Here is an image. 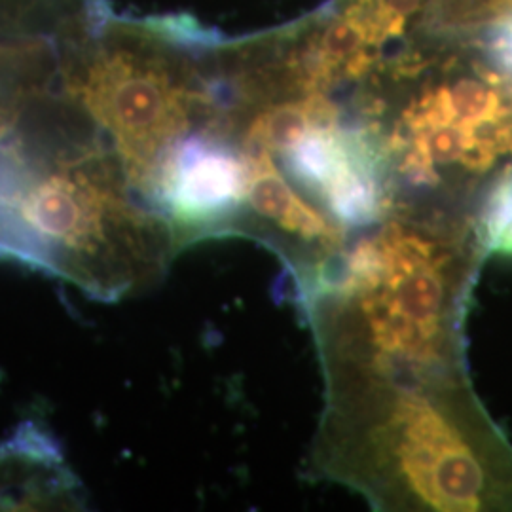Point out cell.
Listing matches in <instances>:
<instances>
[{"instance_id":"1","label":"cell","mask_w":512,"mask_h":512,"mask_svg":"<svg viewBox=\"0 0 512 512\" xmlns=\"http://www.w3.org/2000/svg\"><path fill=\"white\" fill-rule=\"evenodd\" d=\"M317 440L325 475L380 509L478 511L492 503L490 459L473 437L454 374L330 370Z\"/></svg>"},{"instance_id":"2","label":"cell","mask_w":512,"mask_h":512,"mask_svg":"<svg viewBox=\"0 0 512 512\" xmlns=\"http://www.w3.org/2000/svg\"><path fill=\"white\" fill-rule=\"evenodd\" d=\"M423 222H393L361 243L319 291L315 323L327 370L454 374L461 258Z\"/></svg>"},{"instance_id":"3","label":"cell","mask_w":512,"mask_h":512,"mask_svg":"<svg viewBox=\"0 0 512 512\" xmlns=\"http://www.w3.org/2000/svg\"><path fill=\"white\" fill-rule=\"evenodd\" d=\"M171 228L131 202L95 154L37 162L10 135L0 141V238L92 293L122 294L152 277Z\"/></svg>"},{"instance_id":"4","label":"cell","mask_w":512,"mask_h":512,"mask_svg":"<svg viewBox=\"0 0 512 512\" xmlns=\"http://www.w3.org/2000/svg\"><path fill=\"white\" fill-rule=\"evenodd\" d=\"M71 92L109 133L129 183L150 196L165 154L188 133L194 93L131 52H103L73 76Z\"/></svg>"},{"instance_id":"5","label":"cell","mask_w":512,"mask_h":512,"mask_svg":"<svg viewBox=\"0 0 512 512\" xmlns=\"http://www.w3.org/2000/svg\"><path fill=\"white\" fill-rule=\"evenodd\" d=\"M247 184L243 152L211 133H186L165 154L148 198L164 209L175 234L213 232L241 211Z\"/></svg>"},{"instance_id":"6","label":"cell","mask_w":512,"mask_h":512,"mask_svg":"<svg viewBox=\"0 0 512 512\" xmlns=\"http://www.w3.org/2000/svg\"><path fill=\"white\" fill-rule=\"evenodd\" d=\"M249 165L245 203L256 217L274 222L279 230L321 247L336 245L338 234L325 215L311 207L272 164V156L243 152Z\"/></svg>"},{"instance_id":"7","label":"cell","mask_w":512,"mask_h":512,"mask_svg":"<svg viewBox=\"0 0 512 512\" xmlns=\"http://www.w3.org/2000/svg\"><path fill=\"white\" fill-rule=\"evenodd\" d=\"M512 12V0H431L425 23L439 35H461L490 27Z\"/></svg>"},{"instance_id":"8","label":"cell","mask_w":512,"mask_h":512,"mask_svg":"<svg viewBox=\"0 0 512 512\" xmlns=\"http://www.w3.org/2000/svg\"><path fill=\"white\" fill-rule=\"evenodd\" d=\"M482 241L488 251L512 258V167L488 196L482 215Z\"/></svg>"},{"instance_id":"9","label":"cell","mask_w":512,"mask_h":512,"mask_svg":"<svg viewBox=\"0 0 512 512\" xmlns=\"http://www.w3.org/2000/svg\"><path fill=\"white\" fill-rule=\"evenodd\" d=\"M145 27L152 35L179 46H215L220 42V37L215 31L203 27L198 19L190 16L148 19Z\"/></svg>"},{"instance_id":"10","label":"cell","mask_w":512,"mask_h":512,"mask_svg":"<svg viewBox=\"0 0 512 512\" xmlns=\"http://www.w3.org/2000/svg\"><path fill=\"white\" fill-rule=\"evenodd\" d=\"M484 52L495 71L512 76V12L488 27Z\"/></svg>"}]
</instances>
